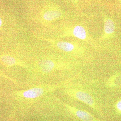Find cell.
Masks as SVG:
<instances>
[{"label": "cell", "instance_id": "13", "mask_svg": "<svg viewBox=\"0 0 121 121\" xmlns=\"http://www.w3.org/2000/svg\"><path fill=\"white\" fill-rule=\"evenodd\" d=\"M119 1H120V2L121 3V0H119Z\"/></svg>", "mask_w": 121, "mask_h": 121}, {"label": "cell", "instance_id": "9", "mask_svg": "<svg viewBox=\"0 0 121 121\" xmlns=\"http://www.w3.org/2000/svg\"><path fill=\"white\" fill-rule=\"evenodd\" d=\"M108 86L117 87L121 86V74H117L112 76L108 80Z\"/></svg>", "mask_w": 121, "mask_h": 121}, {"label": "cell", "instance_id": "4", "mask_svg": "<svg viewBox=\"0 0 121 121\" xmlns=\"http://www.w3.org/2000/svg\"><path fill=\"white\" fill-rule=\"evenodd\" d=\"M115 26L113 21L110 17H104L103 32L100 37V40L110 38L114 34Z\"/></svg>", "mask_w": 121, "mask_h": 121}, {"label": "cell", "instance_id": "1", "mask_svg": "<svg viewBox=\"0 0 121 121\" xmlns=\"http://www.w3.org/2000/svg\"><path fill=\"white\" fill-rule=\"evenodd\" d=\"M71 94L75 99L84 103L100 114L94 99L89 93L82 90L75 89L72 91Z\"/></svg>", "mask_w": 121, "mask_h": 121}, {"label": "cell", "instance_id": "8", "mask_svg": "<svg viewBox=\"0 0 121 121\" xmlns=\"http://www.w3.org/2000/svg\"><path fill=\"white\" fill-rule=\"evenodd\" d=\"M55 66L54 63L51 60H45L41 61L40 63V67L43 72L48 73L50 72Z\"/></svg>", "mask_w": 121, "mask_h": 121}, {"label": "cell", "instance_id": "6", "mask_svg": "<svg viewBox=\"0 0 121 121\" xmlns=\"http://www.w3.org/2000/svg\"><path fill=\"white\" fill-rule=\"evenodd\" d=\"M43 93V89L41 88H35L25 91L23 95L25 97L35 98L42 95Z\"/></svg>", "mask_w": 121, "mask_h": 121}, {"label": "cell", "instance_id": "3", "mask_svg": "<svg viewBox=\"0 0 121 121\" xmlns=\"http://www.w3.org/2000/svg\"><path fill=\"white\" fill-rule=\"evenodd\" d=\"M56 47L63 51L75 53H83L84 49L80 44L75 43L59 41L56 43Z\"/></svg>", "mask_w": 121, "mask_h": 121}, {"label": "cell", "instance_id": "5", "mask_svg": "<svg viewBox=\"0 0 121 121\" xmlns=\"http://www.w3.org/2000/svg\"><path fill=\"white\" fill-rule=\"evenodd\" d=\"M69 110L76 117L83 121H101L85 111L79 109L71 106L67 105Z\"/></svg>", "mask_w": 121, "mask_h": 121}, {"label": "cell", "instance_id": "10", "mask_svg": "<svg viewBox=\"0 0 121 121\" xmlns=\"http://www.w3.org/2000/svg\"><path fill=\"white\" fill-rule=\"evenodd\" d=\"M0 60L2 62L8 66H12L15 64L16 60L13 57L9 55H4L1 56Z\"/></svg>", "mask_w": 121, "mask_h": 121}, {"label": "cell", "instance_id": "12", "mask_svg": "<svg viewBox=\"0 0 121 121\" xmlns=\"http://www.w3.org/2000/svg\"><path fill=\"white\" fill-rule=\"evenodd\" d=\"M2 20H1V18L0 17V28L1 27V25H2Z\"/></svg>", "mask_w": 121, "mask_h": 121}, {"label": "cell", "instance_id": "11", "mask_svg": "<svg viewBox=\"0 0 121 121\" xmlns=\"http://www.w3.org/2000/svg\"><path fill=\"white\" fill-rule=\"evenodd\" d=\"M115 107L117 113L121 115V99L118 100L116 103Z\"/></svg>", "mask_w": 121, "mask_h": 121}, {"label": "cell", "instance_id": "7", "mask_svg": "<svg viewBox=\"0 0 121 121\" xmlns=\"http://www.w3.org/2000/svg\"><path fill=\"white\" fill-rule=\"evenodd\" d=\"M62 15L60 11L56 10H50L45 12L43 14V18L47 21H52L60 18Z\"/></svg>", "mask_w": 121, "mask_h": 121}, {"label": "cell", "instance_id": "2", "mask_svg": "<svg viewBox=\"0 0 121 121\" xmlns=\"http://www.w3.org/2000/svg\"><path fill=\"white\" fill-rule=\"evenodd\" d=\"M69 30V36L75 37L86 42H89L91 40L86 29L82 25H74Z\"/></svg>", "mask_w": 121, "mask_h": 121}]
</instances>
